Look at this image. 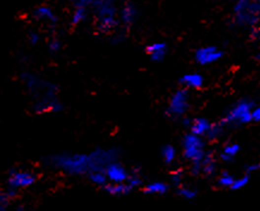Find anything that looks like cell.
Here are the masks:
<instances>
[{"label": "cell", "mask_w": 260, "mask_h": 211, "mask_svg": "<svg viewBox=\"0 0 260 211\" xmlns=\"http://www.w3.org/2000/svg\"><path fill=\"white\" fill-rule=\"evenodd\" d=\"M254 1H258V2H259V1H260V0H254Z\"/></svg>", "instance_id": "36"}, {"label": "cell", "mask_w": 260, "mask_h": 211, "mask_svg": "<svg viewBox=\"0 0 260 211\" xmlns=\"http://www.w3.org/2000/svg\"><path fill=\"white\" fill-rule=\"evenodd\" d=\"M37 181V174L30 169H12L6 179V188L17 193L22 190H27L34 186Z\"/></svg>", "instance_id": "8"}, {"label": "cell", "mask_w": 260, "mask_h": 211, "mask_svg": "<svg viewBox=\"0 0 260 211\" xmlns=\"http://www.w3.org/2000/svg\"><path fill=\"white\" fill-rule=\"evenodd\" d=\"M102 190H104L109 196L113 197H124L131 193L132 191H134L127 181L120 182V184H110V182H108Z\"/></svg>", "instance_id": "19"}, {"label": "cell", "mask_w": 260, "mask_h": 211, "mask_svg": "<svg viewBox=\"0 0 260 211\" xmlns=\"http://www.w3.org/2000/svg\"><path fill=\"white\" fill-rule=\"evenodd\" d=\"M120 160L117 148H96L90 152H59L45 158V165L70 176H88L91 172L104 171L109 163Z\"/></svg>", "instance_id": "1"}, {"label": "cell", "mask_w": 260, "mask_h": 211, "mask_svg": "<svg viewBox=\"0 0 260 211\" xmlns=\"http://www.w3.org/2000/svg\"><path fill=\"white\" fill-rule=\"evenodd\" d=\"M212 123L207 118H204V116H199V118L191 119L190 121V132L193 133V135H197L199 137L205 138L207 132L211 129Z\"/></svg>", "instance_id": "17"}, {"label": "cell", "mask_w": 260, "mask_h": 211, "mask_svg": "<svg viewBox=\"0 0 260 211\" xmlns=\"http://www.w3.org/2000/svg\"><path fill=\"white\" fill-rule=\"evenodd\" d=\"M176 191H178L179 196L182 199H185V201H193V199H195L198 197V190L195 187H193V186L182 184L176 188Z\"/></svg>", "instance_id": "23"}, {"label": "cell", "mask_w": 260, "mask_h": 211, "mask_svg": "<svg viewBox=\"0 0 260 211\" xmlns=\"http://www.w3.org/2000/svg\"><path fill=\"white\" fill-rule=\"evenodd\" d=\"M170 185L165 181H161V180H155V181L148 182L146 185H144L143 191L145 194L149 196H164L169 192Z\"/></svg>", "instance_id": "18"}, {"label": "cell", "mask_w": 260, "mask_h": 211, "mask_svg": "<svg viewBox=\"0 0 260 211\" xmlns=\"http://www.w3.org/2000/svg\"><path fill=\"white\" fill-rule=\"evenodd\" d=\"M259 169H260L259 163H250V165H247L245 167V172H243V173L247 174V176H252L254 173H257V172H258Z\"/></svg>", "instance_id": "32"}, {"label": "cell", "mask_w": 260, "mask_h": 211, "mask_svg": "<svg viewBox=\"0 0 260 211\" xmlns=\"http://www.w3.org/2000/svg\"><path fill=\"white\" fill-rule=\"evenodd\" d=\"M161 158L167 166L174 165L178 158V150L171 144H165L161 149Z\"/></svg>", "instance_id": "20"}, {"label": "cell", "mask_w": 260, "mask_h": 211, "mask_svg": "<svg viewBox=\"0 0 260 211\" xmlns=\"http://www.w3.org/2000/svg\"><path fill=\"white\" fill-rule=\"evenodd\" d=\"M205 138L199 137L193 133H186L181 140V155L191 166L199 165L206 154Z\"/></svg>", "instance_id": "6"}, {"label": "cell", "mask_w": 260, "mask_h": 211, "mask_svg": "<svg viewBox=\"0 0 260 211\" xmlns=\"http://www.w3.org/2000/svg\"><path fill=\"white\" fill-rule=\"evenodd\" d=\"M226 132H227V129L220 123V121H217V123H212L211 129H210V131L207 132L205 140L218 141V140H221L223 136H225Z\"/></svg>", "instance_id": "22"}, {"label": "cell", "mask_w": 260, "mask_h": 211, "mask_svg": "<svg viewBox=\"0 0 260 211\" xmlns=\"http://www.w3.org/2000/svg\"><path fill=\"white\" fill-rule=\"evenodd\" d=\"M7 211V210H6ZM11 211H27L26 209H23V208H17V209H15V210H11Z\"/></svg>", "instance_id": "34"}, {"label": "cell", "mask_w": 260, "mask_h": 211, "mask_svg": "<svg viewBox=\"0 0 260 211\" xmlns=\"http://www.w3.org/2000/svg\"><path fill=\"white\" fill-rule=\"evenodd\" d=\"M19 78L28 95L32 97V110L36 114H53L64 109L59 99V88L52 80L30 71L22 72Z\"/></svg>", "instance_id": "2"}, {"label": "cell", "mask_w": 260, "mask_h": 211, "mask_svg": "<svg viewBox=\"0 0 260 211\" xmlns=\"http://www.w3.org/2000/svg\"><path fill=\"white\" fill-rule=\"evenodd\" d=\"M199 166H200V176H214L218 171V158L215 156L214 152L206 151Z\"/></svg>", "instance_id": "15"}, {"label": "cell", "mask_w": 260, "mask_h": 211, "mask_svg": "<svg viewBox=\"0 0 260 211\" xmlns=\"http://www.w3.org/2000/svg\"><path fill=\"white\" fill-rule=\"evenodd\" d=\"M190 108V91L185 88H180L170 95L167 108H165V114L173 120H181L187 115Z\"/></svg>", "instance_id": "7"}, {"label": "cell", "mask_w": 260, "mask_h": 211, "mask_svg": "<svg viewBox=\"0 0 260 211\" xmlns=\"http://www.w3.org/2000/svg\"><path fill=\"white\" fill-rule=\"evenodd\" d=\"M47 47H48V51L52 53V54H57L62 51L63 48V42L59 37H52L48 40V43H47Z\"/></svg>", "instance_id": "28"}, {"label": "cell", "mask_w": 260, "mask_h": 211, "mask_svg": "<svg viewBox=\"0 0 260 211\" xmlns=\"http://www.w3.org/2000/svg\"><path fill=\"white\" fill-rule=\"evenodd\" d=\"M184 171L182 169H175V171L171 172L170 174V184L174 186V187L178 188L179 186H181L184 184Z\"/></svg>", "instance_id": "27"}, {"label": "cell", "mask_w": 260, "mask_h": 211, "mask_svg": "<svg viewBox=\"0 0 260 211\" xmlns=\"http://www.w3.org/2000/svg\"><path fill=\"white\" fill-rule=\"evenodd\" d=\"M241 151V146L239 143L235 141H228L225 145L222 146V149L220 150L218 154V160L222 161L223 163H231L234 162V160L236 158L239 152Z\"/></svg>", "instance_id": "16"}, {"label": "cell", "mask_w": 260, "mask_h": 211, "mask_svg": "<svg viewBox=\"0 0 260 211\" xmlns=\"http://www.w3.org/2000/svg\"><path fill=\"white\" fill-rule=\"evenodd\" d=\"M17 196V193L12 192V191L7 190L6 187L5 188H0V204L1 205H6L11 199H13L15 197Z\"/></svg>", "instance_id": "29"}, {"label": "cell", "mask_w": 260, "mask_h": 211, "mask_svg": "<svg viewBox=\"0 0 260 211\" xmlns=\"http://www.w3.org/2000/svg\"><path fill=\"white\" fill-rule=\"evenodd\" d=\"M251 118H252V123L253 124H258L260 121V107L258 105L254 106L253 109H252Z\"/></svg>", "instance_id": "33"}, {"label": "cell", "mask_w": 260, "mask_h": 211, "mask_svg": "<svg viewBox=\"0 0 260 211\" xmlns=\"http://www.w3.org/2000/svg\"><path fill=\"white\" fill-rule=\"evenodd\" d=\"M180 84L187 90H199L205 84V78L199 72H189L180 78Z\"/></svg>", "instance_id": "14"}, {"label": "cell", "mask_w": 260, "mask_h": 211, "mask_svg": "<svg viewBox=\"0 0 260 211\" xmlns=\"http://www.w3.org/2000/svg\"><path fill=\"white\" fill-rule=\"evenodd\" d=\"M88 179L93 185H95L96 187L103 188L104 186L108 184V180L106 177V174H104L103 171H98V172H91V173L88 174Z\"/></svg>", "instance_id": "25"}, {"label": "cell", "mask_w": 260, "mask_h": 211, "mask_svg": "<svg viewBox=\"0 0 260 211\" xmlns=\"http://www.w3.org/2000/svg\"><path fill=\"white\" fill-rule=\"evenodd\" d=\"M0 211H6V209H5V205L0 204Z\"/></svg>", "instance_id": "35"}, {"label": "cell", "mask_w": 260, "mask_h": 211, "mask_svg": "<svg viewBox=\"0 0 260 211\" xmlns=\"http://www.w3.org/2000/svg\"><path fill=\"white\" fill-rule=\"evenodd\" d=\"M94 0H71L73 7H84V9H91Z\"/></svg>", "instance_id": "31"}, {"label": "cell", "mask_w": 260, "mask_h": 211, "mask_svg": "<svg viewBox=\"0 0 260 211\" xmlns=\"http://www.w3.org/2000/svg\"><path fill=\"white\" fill-rule=\"evenodd\" d=\"M168 51H169L168 44L165 42H161V41L151 42L145 47L146 54L153 63H162L167 57Z\"/></svg>", "instance_id": "13"}, {"label": "cell", "mask_w": 260, "mask_h": 211, "mask_svg": "<svg viewBox=\"0 0 260 211\" xmlns=\"http://www.w3.org/2000/svg\"><path fill=\"white\" fill-rule=\"evenodd\" d=\"M32 17H34L35 21L46 24L48 27H55L58 21H59L55 11L49 5L46 4L36 6L34 11H32Z\"/></svg>", "instance_id": "11"}, {"label": "cell", "mask_w": 260, "mask_h": 211, "mask_svg": "<svg viewBox=\"0 0 260 211\" xmlns=\"http://www.w3.org/2000/svg\"><path fill=\"white\" fill-rule=\"evenodd\" d=\"M41 40H42V37H41V34L38 32L32 30V32H29V34H28V42L32 46H37L41 42Z\"/></svg>", "instance_id": "30"}, {"label": "cell", "mask_w": 260, "mask_h": 211, "mask_svg": "<svg viewBox=\"0 0 260 211\" xmlns=\"http://www.w3.org/2000/svg\"><path fill=\"white\" fill-rule=\"evenodd\" d=\"M139 17V11L132 1H125L119 9V23L126 28L132 27Z\"/></svg>", "instance_id": "12"}, {"label": "cell", "mask_w": 260, "mask_h": 211, "mask_svg": "<svg viewBox=\"0 0 260 211\" xmlns=\"http://www.w3.org/2000/svg\"><path fill=\"white\" fill-rule=\"evenodd\" d=\"M233 18L236 26L242 28L258 27L260 5L254 0H237L233 7Z\"/></svg>", "instance_id": "5"}, {"label": "cell", "mask_w": 260, "mask_h": 211, "mask_svg": "<svg viewBox=\"0 0 260 211\" xmlns=\"http://www.w3.org/2000/svg\"><path fill=\"white\" fill-rule=\"evenodd\" d=\"M234 179L235 176L230 172L222 171L221 173H218L217 177H216V184H217V186H220V187L229 188V190H230L231 185H233L234 182Z\"/></svg>", "instance_id": "24"}, {"label": "cell", "mask_w": 260, "mask_h": 211, "mask_svg": "<svg viewBox=\"0 0 260 211\" xmlns=\"http://www.w3.org/2000/svg\"><path fill=\"white\" fill-rule=\"evenodd\" d=\"M103 172L104 174H106L108 182H110V184L126 182L130 176V171L125 167V165H123V163L120 162V160L109 163V165L104 168Z\"/></svg>", "instance_id": "10"}, {"label": "cell", "mask_w": 260, "mask_h": 211, "mask_svg": "<svg viewBox=\"0 0 260 211\" xmlns=\"http://www.w3.org/2000/svg\"><path fill=\"white\" fill-rule=\"evenodd\" d=\"M89 16V10L84 7H73L71 13V26L78 27L84 23Z\"/></svg>", "instance_id": "21"}, {"label": "cell", "mask_w": 260, "mask_h": 211, "mask_svg": "<svg viewBox=\"0 0 260 211\" xmlns=\"http://www.w3.org/2000/svg\"><path fill=\"white\" fill-rule=\"evenodd\" d=\"M95 26L98 32L103 34L115 32L119 27V9L115 0H94L93 6Z\"/></svg>", "instance_id": "3"}, {"label": "cell", "mask_w": 260, "mask_h": 211, "mask_svg": "<svg viewBox=\"0 0 260 211\" xmlns=\"http://www.w3.org/2000/svg\"><path fill=\"white\" fill-rule=\"evenodd\" d=\"M225 55V52L217 46H203L195 53V60L199 66L214 65L220 62Z\"/></svg>", "instance_id": "9"}, {"label": "cell", "mask_w": 260, "mask_h": 211, "mask_svg": "<svg viewBox=\"0 0 260 211\" xmlns=\"http://www.w3.org/2000/svg\"><path fill=\"white\" fill-rule=\"evenodd\" d=\"M256 101L250 99V97H242L237 100L235 104L227 109V112L221 119L220 123L228 129H235V127L245 126L252 123L251 113L253 107L256 106Z\"/></svg>", "instance_id": "4"}, {"label": "cell", "mask_w": 260, "mask_h": 211, "mask_svg": "<svg viewBox=\"0 0 260 211\" xmlns=\"http://www.w3.org/2000/svg\"><path fill=\"white\" fill-rule=\"evenodd\" d=\"M250 181H251V176H247V174H245V173H243L242 176H237V177L235 176L234 182H233V185H231L230 190L231 191L242 190V188H245L246 186L250 184Z\"/></svg>", "instance_id": "26"}]
</instances>
